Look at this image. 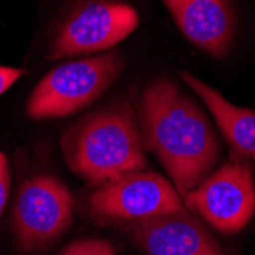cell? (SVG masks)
I'll list each match as a JSON object with an SVG mask.
<instances>
[{"label": "cell", "instance_id": "cell-1", "mask_svg": "<svg viewBox=\"0 0 255 255\" xmlns=\"http://www.w3.org/2000/svg\"><path fill=\"white\" fill-rule=\"evenodd\" d=\"M137 123L145 150L153 153L185 197L205 179L219 157V141L203 112L168 78L142 92Z\"/></svg>", "mask_w": 255, "mask_h": 255}, {"label": "cell", "instance_id": "cell-2", "mask_svg": "<svg viewBox=\"0 0 255 255\" xmlns=\"http://www.w3.org/2000/svg\"><path fill=\"white\" fill-rule=\"evenodd\" d=\"M61 150L69 168L94 183L144 171L147 165L137 113L126 98L69 127L61 136Z\"/></svg>", "mask_w": 255, "mask_h": 255}, {"label": "cell", "instance_id": "cell-3", "mask_svg": "<svg viewBox=\"0 0 255 255\" xmlns=\"http://www.w3.org/2000/svg\"><path fill=\"white\" fill-rule=\"evenodd\" d=\"M124 69L120 52H107L61 64L34 87L26 112L31 118L48 120L72 115L100 98Z\"/></svg>", "mask_w": 255, "mask_h": 255}, {"label": "cell", "instance_id": "cell-4", "mask_svg": "<svg viewBox=\"0 0 255 255\" xmlns=\"http://www.w3.org/2000/svg\"><path fill=\"white\" fill-rule=\"evenodd\" d=\"M87 208L90 216L103 225H128L183 210V203L168 179L144 170L100 183L90 194Z\"/></svg>", "mask_w": 255, "mask_h": 255}, {"label": "cell", "instance_id": "cell-5", "mask_svg": "<svg viewBox=\"0 0 255 255\" xmlns=\"http://www.w3.org/2000/svg\"><path fill=\"white\" fill-rule=\"evenodd\" d=\"M139 25L136 9L113 0H90L77 6L55 31L49 58L94 54L113 48Z\"/></svg>", "mask_w": 255, "mask_h": 255}, {"label": "cell", "instance_id": "cell-6", "mask_svg": "<svg viewBox=\"0 0 255 255\" xmlns=\"http://www.w3.org/2000/svg\"><path fill=\"white\" fill-rule=\"evenodd\" d=\"M183 200L220 233H239L255 213V183L249 162L229 160Z\"/></svg>", "mask_w": 255, "mask_h": 255}, {"label": "cell", "instance_id": "cell-7", "mask_svg": "<svg viewBox=\"0 0 255 255\" xmlns=\"http://www.w3.org/2000/svg\"><path fill=\"white\" fill-rule=\"evenodd\" d=\"M74 199L67 187L54 176H37L21 185L17 194L12 228L25 251L41 249L69 228Z\"/></svg>", "mask_w": 255, "mask_h": 255}, {"label": "cell", "instance_id": "cell-8", "mask_svg": "<svg viewBox=\"0 0 255 255\" xmlns=\"http://www.w3.org/2000/svg\"><path fill=\"white\" fill-rule=\"evenodd\" d=\"M127 231L147 255H222L205 226L185 210L131 222Z\"/></svg>", "mask_w": 255, "mask_h": 255}, {"label": "cell", "instance_id": "cell-9", "mask_svg": "<svg viewBox=\"0 0 255 255\" xmlns=\"http://www.w3.org/2000/svg\"><path fill=\"white\" fill-rule=\"evenodd\" d=\"M176 25L193 44L214 57H225L236 34L229 0H164Z\"/></svg>", "mask_w": 255, "mask_h": 255}, {"label": "cell", "instance_id": "cell-10", "mask_svg": "<svg viewBox=\"0 0 255 255\" xmlns=\"http://www.w3.org/2000/svg\"><path fill=\"white\" fill-rule=\"evenodd\" d=\"M179 77L210 109L231 148V160L255 162V112L231 104L220 92L188 72L180 71Z\"/></svg>", "mask_w": 255, "mask_h": 255}, {"label": "cell", "instance_id": "cell-11", "mask_svg": "<svg viewBox=\"0 0 255 255\" xmlns=\"http://www.w3.org/2000/svg\"><path fill=\"white\" fill-rule=\"evenodd\" d=\"M58 255H115V249L106 240L83 239L67 245Z\"/></svg>", "mask_w": 255, "mask_h": 255}, {"label": "cell", "instance_id": "cell-12", "mask_svg": "<svg viewBox=\"0 0 255 255\" xmlns=\"http://www.w3.org/2000/svg\"><path fill=\"white\" fill-rule=\"evenodd\" d=\"M9 185H11V177H9L8 159L2 151H0V216H2L3 208H5L6 200H8Z\"/></svg>", "mask_w": 255, "mask_h": 255}, {"label": "cell", "instance_id": "cell-13", "mask_svg": "<svg viewBox=\"0 0 255 255\" xmlns=\"http://www.w3.org/2000/svg\"><path fill=\"white\" fill-rule=\"evenodd\" d=\"M23 74H25V71L20 67L0 66V95H3Z\"/></svg>", "mask_w": 255, "mask_h": 255}]
</instances>
